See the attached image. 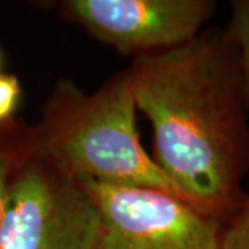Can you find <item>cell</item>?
Segmentation results:
<instances>
[{"label":"cell","mask_w":249,"mask_h":249,"mask_svg":"<svg viewBox=\"0 0 249 249\" xmlns=\"http://www.w3.org/2000/svg\"><path fill=\"white\" fill-rule=\"evenodd\" d=\"M136 112L127 71L93 93L62 80L54 88L28 147L75 178L151 187L181 196L142 147Z\"/></svg>","instance_id":"obj_2"},{"label":"cell","mask_w":249,"mask_h":249,"mask_svg":"<svg viewBox=\"0 0 249 249\" xmlns=\"http://www.w3.org/2000/svg\"><path fill=\"white\" fill-rule=\"evenodd\" d=\"M97 205L98 249H219L223 227L163 190L78 178Z\"/></svg>","instance_id":"obj_4"},{"label":"cell","mask_w":249,"mask_h":249,"mask_svg":"<svg viewBox=\"0 0 249 249\" xmlns=\"http://www.w3.org/2000/svg\"><path fill=\"white\" fill-rule=\"evenodd\" d=\"M62 16L90 35L134 57L175 49L201 34L212 0H65Z\"/></svg>","instance_id":"obj_5"},{"label":"cell","mask_w":249,"mask_h":249,"mask_svg":"<svg viewBox=\"0 0 249 249\" xmlns=\"http://www.w3.org/2000/svg\"><path fill=\"white\" fill-rule=\"evenodd\" d=\"M1 61H3V55H1V50H0V67H1Z\"/></svg>","instance_id":"obj_10"},{"label":"cell","mask_w":249,"mask_h":249,"mask_svg":"<svg viewBox=\"0 0 249 249\" xmlns=\"http://www.w3.org/2000/svg\"><path fill=\"white\" fill-rule=\"evenodd\" d=\"M226 35L237 53L244 97L249 109V0L232 1L231 17Z\"/></svg>","instance_id":"obj_6"},{"label":"cell","mask_w":249,"mask_h":249,"mask_svg":"<svg viewBox=\"0 0 249 249\" xmlns=\"http://www.w3.org/2000/svg\"><path fill=\"white\" fill-rule=\"evenodd\" d=\"M219 249H249V194L222 230Z\"/></svg>","instance_id":"obj_7"},{"label":"cell","mask_w":249,"mask_h":249,"mask_svg":"<svg viewBox=\"0 0 249 249\" xmlns=\"http://www.w3.org/2000/svg\"><path fill=\"white\" fill-rule=\"evenodd\" d=\"M22 96L21 83L16 75L0 73V124H4L16 115Z\"/></svg>","instance_id":"obj_8"},{"label":"cell","mask_w":249,"mask_h":249,"mask_svg":"<svg viewBox=\"0 0 249 249\" xmlns=\"http://www.w3.org/2000/svg\"><path fill=\"white\" fill-rule=\"evenodd\" d=\"M19 151L21 150L11 148V147H0V230H1V220H3L10 176L18 160Z\"/></svg>","instance_id":"obj_9"},{"label":"cell","mask_w":249,"mask_h":249,"mask_svg":"<svg viewBox=\"0 0 249 249\" xmlns=\"http://www.w3.org/2000/svg\"><path fill=\"white\" fill-rule=\"evenodd\" d=\"M127 73L152 126V160L188 204L224 227L245 201L249 169L248 107L226 31L134 57Z\"/></svg>","instance_id":"obj_1"},{"label":"cell","mask_w":249,"mask_h":249,"mask_svg":"<svg viewBox=\"0 0 249 249\" xmlns=\"http://www.w3.org/2000/svg\"><path fill=\"white\" fill-rule=\"evenodd\" d=\"M97 205L78 178L21 148L10 176L0 249H98Z\"/></svg>","instance_id":"obj_3"}]
</instances>
